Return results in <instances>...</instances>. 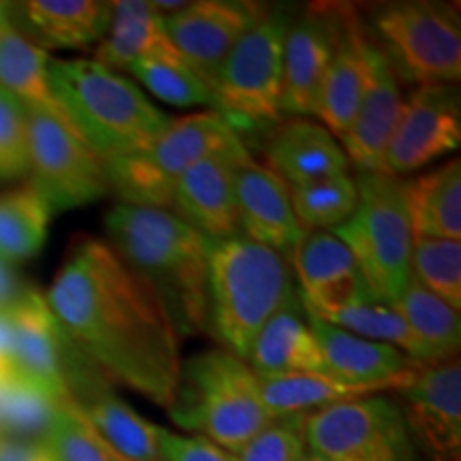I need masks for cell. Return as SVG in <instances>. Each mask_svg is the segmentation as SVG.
I'll list each match as a JSON object with an SVG mask.
<instances>
[{
	"label": "cell",
	"mask_w": 461,
	"mask_h": 461,
	"mask_svg": "<svg viewBox=\"0 0 461 461\" xmlns=\"http://www.w3.org/2000/svg\"><path fill=\"white\" fill-rule=\"evenodd\" d=\"M45 302L62 338L103 376L171 406L182 372L180 330L107 241L75 240Z\"/></svg>",
	"instance_id": "cell-1"
},
{
	"label": "cell",
	"mask_w": 461,
	"mask_h": 461,
	"mask_svg": "<svg viewBox=\"0 0 461 461\" xmlns=\"http://www.w3.org/2000/svg\"><path fill=\"white\" fill-rule=\"evenodd\" d=\"M107 244L157 291L177 330H207L212 240L169 210L118 203L105 218Z\"/></svg>",
	"instance_id": "cell-2"
},
{
	"label": "cell",
	"mask_w": 461,
	"mask_h": 461,
	"mask_svg": "<svg viewBox=\"0 0 461 461\" xmlns=\"http://www.w3.org/2000/svg\"><path fill=\"white\" fill-rule=\"evenodd\" d=\"M48 75L75 131L103 160L140 152L173 122L132 79L95 58H50Z\"/></svg>",
	"instance_id": "cell-3"
},
{
	"label": "cell",
	"mask_w": 461,
	"mask_h": 461,
	"mask_svg": "<svg viewBox=\"0 0 461 461\" xmlns=\"http://www.w3.org/2000/svg\"><path fill=\"white\" fill-rule=\"evenodd\" d=\"M297 297L286 257L246 238L212 241L207 258V327L224 350L248 363L252 342Z\"/></svg>",
	"instance_id": "cell-4"
},
{
	"label": "cell",
	"mask_w": 461,
	"mask_h": 461,
	"mask_svg": "<svg viewBox=\"0 0 461 461\" xmlns=\"http://www.w3.org/2000/svg\"><path fill=\"white\" fill-rule=\"evenodd\" d=\"M171 419L235 455L276 417L263 403L255 370L229 350H205L182 363Z\"/></svg>",
	"instance_id": "cell-5"
},
{
	"label": "cell",
	"mask_w": 461,
	"mask_h": 461,
	"mask_svg": "<svg viewBox=\"0 0 461 461\" xmlns=\"http://www.w3.org/2000/svg\"><path fill=\"white\" fill-rule=\"evenodd\" d=\"M246 149L218 112L173 118L163 135L140 152L105 160L109 190L120 203L169 210L173 188L190 167L212 154Z\"/></svg>",
	"instance_id": "cell-6"
},
{
	"label": "cell",
	"mask_w": 461,
	"mask_h": 461,
	"mask_svg": "<svg viewBox=\"0 0 461 461\" xmlns=\"http://www.w3.org/2000/svg\"><path fill=\"white\" fill-rule=\"evenodd\" d=\"M355 184L353 216L331 233L350 250L372 295L391 305L411 280L412 233L402 180L387 173L359 171Z\"/></svg>",
	"instance_id": "cell-7"
},
{
	"label": "cell",
	"mask_w": 461,
	"mask_h": 461,
	"mask_svg": "<svg viewBox=\"0 0 461 461\" xmlns=\"http://www.w3.org/2000/svg\"><path fill=\"white\" fill-rule=\"evenodd\" d=\"M380 51L397 77L419 86H451L461 77L457 11L438 3H393L374 15Z\"/></svg>",
	"instance_id": "cell-8"
},
{
	"label": "cell",
	"mask_w": 461,
	"mask_h": 461,
	"mask_svg": "<svg viewBox=\"0 0 461 461\" xmlns=\"http://www.w3.org/2000/svg\"><path fill=\"white\" fill-rule=\"evenodd\" d=\"M310 453L325 461H417L400 403L384 393L333 403L305 420Z\"/></svg>",
	"instance_id": "cell-9"
},
{
	"label": "cell",
	"mask_w": 461,
	"mask_h": 461,
	"mask_svg": "<svg viewBox=\"0 0 461 461\" xmlns=\"http://www.w3.org/2000/svg\"><path fill=\"white\" fill-rule=\"evenodd\" d=\"M286 20L267 14L240 39L214 86V107L230 129L280 120Z\"/></svg>",
	"instance_id": "cell-10"
},
{
	"label": "cell",
	"mask_w": 461,
	"mask_h": 461,
	"mask_svg": "<svg viewBox=\"0 0 461 461\" xmlns=\"http://www.w3.org/2000/svg\"><path fill=\"white\" fill-rule=\"evenodd\" d=\"M28 173L51 212L95 203L109 193L105 160L48 113L26 112Z\"/></svg>",
	"instance_id": "cell-11"
},
{
	"label": "cell",
	"mask_w": 461,
	"mask_h": 461,
	"mask_svg": "<svg viewBox=\"0 0 461 461\" xmlns=\"http://www.w3.org/2000/svg\"><path fill=\"white\" fill-rule=\"evenodd\" d=\"M459 143L457 90L453 86H419L402 105L384 154V173L400 180L453 154Z\"/></svg>",
	"instance_id": "cell-12"
},
{
	"label": "cell",
	"mask_w": 461,
	"mask_h": 461,
	"mask_svg": "<svg viewBox=\"0 0 461 461\" xmlns=\"http://www.w3.org/2000/svg\"><path fill=\"white\" fill-rule=\"evenodd\" d=\"M267 15L257 3L199 0L163 17L171 43L193 73L214 92L221 68L244 34Z\"/></svg>",
	"instance_id": "cell-13"
},
{
	"label": "cell",
	"mask_w": 461,
	"mask_h": 461,
	"mask_svg": "<svg viewBox=\"0 0 461 461\" xmlns=\"http://www.w3.org/2000/svg\"><path fill=\"white\" fill-rule=\"evenodd\" d=\"M397 393L417 453L429 461H461L459 361L419 367Z\"/></svg>",
	"instance_id": "cell-14"
},
{
	"label": "cell",
	"mask_w": 461,
	"mask_h": 461,
	"mask_svg": "<svg viewBox=\"0 0 461 461\" xmlns=\"http://www.w3.org/2000/svg\"><path fill=\"white\" fill-rule=\"evenodd\" d=\"M11 325V370L54 406L73 403L65 376L67 339L58 330L41 293L28 288L7 314Z\"/></svg>",
	"instance_id": "cell-15"
},
{
	"label": "cell",
	"mask_w": 461,
	"mask_h": 461,
	"mask_svg": "<svg viewBox=\"0 0 461 461\" xmlns=\"http://www.w3.org/2000/svg\"><path fill=\"white\" fill-rule=\"evenodd\" d=\"M248 158V149H240L194 163L173 188L169 212L212 241L240 238L235 176Z\"/></svg>",
	"instance_id": "cell-16"
},
{
	"label": "cell",
	"mask_w": 461,
	"mask_h": 461,
	"mask_svg": "<svg viewBox=\"0 0 461 461\" xmlns=\"http://www.w3.org/2000/svg\"><path fill=\"white\" fill-rule=\"evenodd\" d=\"M288 263L295 269L297 297L305 312H330L366 299H376L348 248L330 230H305Z\"/></svg>",
	"instance_id": "cell-17"
},
{
	"label": "cell",
	"mask_w": 461,
	"mask_h": 461,
	"mask_svg": "<svg viewBox=\"0 0 461 461\" xmlns=\"http://www.w3.org/2000/svg\"><path fill=\"white\" fill-rule=\"evenodd\" d=\"M339 7L314 9L286 26L280 113L314 115L327 67L336 50Z\"/></svg>",
	"instance_id": "cell-18"
},
{
	"label": "cell",
	"mask_w": 461,
	"mask_h": 461,
	"mask_svg": "<svg viewBox=\"0 0 461 461\" xmlns=\"http://www.w3.org/2000/svg\"><path fill=\"white\" fill-rule=\"evenodd\" d=\"M403 99L397 75L376 43L367 45V77L357 115L339 140L346 158L363 173H384V154Z\"/></svg>",
	"instance_id": "cell-19"
},
{
	"label": "cell",
	"mask_w": 461,
	"mask_h": 461,
	"mask_svg": "<svg viewBox=\"0 0 461 461\" xmlns=\"http://www.w3.org/2000/svg\"><path fill=\"white\" fill-rule=\"evenodd\" d=\"M240 235L291 258L305 230L293 212L286 184L267 167L248 158L235 176Z\"/></svg>",
	"instance_id": "cell-20"
},
{
	"label": "cell",
	"mask_w": 461,
	"mask_h": 461,
	"mask_svg": "<svg viewBox=\"0 0 461 461\" xmlns=\"http://www.w3.org/2000/svg\"><path fill=\"white\" fill-rule=\"evenodd\" d=\"M367 45L370 37L363 31L353 7H339L336 50L322 82L316 118L339 141L353 124L367 77Z\"/></svg>",
	"instance_id": "cell-21"
},
{
	"label": "cell",
	"mask_w": 461,
	"mask_h": 461,
	"mask_svg": "<svg viewBox=\"0 0 461 461\" xmlns=\"http://www.w3.org/2000/svg\"><path fill=\"white\" fill-rule=\"evenodd\" d=\"M305 316L319 339L330 376L357 384H406L423 367L393 346L359 338L314 314L305 312Z\"/></svg>",
	"instance_id": "cell-22"
},
{
	"label": "cell",
	"mask_w": 461,
	"mask_h": 461,
	"mask_svg": "<svg viewBox=\"0 0 461 461\" xmlns=\"http://www.w3.org/2000/svg\"><path fill=\"white\" fill-rule=\"evenodd\" d=\"M95 60L115 73L126 71L135 60L186 65L167 34L165 20L143 0L112 3V24L95 51Z\"/></svg>",
	"instance_id": "cell-23"
},
{
	"label": "cell",
	"mask_w": 461,
	"mask_h": 461,
	"mask_svg": "<svg viewBox=\"0 0 461 461\" xmlns=\"http://www.w3.org/2000/svg\"><path fill=\"white\" fill-rule=\"evenodd\" d=\"M269 167L286 188L350 171L342 146L325 126L297 118L276 132L267 148Z\"/></svg>",
	"instance_id": "cell-24"
},
{
	"label": "cell",
	"mask_w": 461,
	"mask_h": 461,
	"mask_svg": "<svg viewBox=\"0 0 461 461\" xmlns=\"http://www.w3.org/2000/svg\"><path fill=\"white\" fill-rule=\"evenodd\" d=\"M248 361L255 374H330L299 297L265 322Z\"/></svg>",
	"instance_id": "cell-25"
},
{
	"label": "cell",
	"mask_w": 461,
	"mask_h": 461,
	"mask_svg": "<svg viewBox=\"0 0 461 461\" xmlns=\"http://www.w3.org/2000/svg\"><path fill=\"white\" fill-rule=\"evenodd\" d=\"M402 197L412 240L461 238V163L453 158L438 169L402 182Z\"/></svg>",
	"instance_id": "cell-26"
},
{
	"label": "cell",
	"mask_w": 461,
	"mask_h": 461,
	"mask_svg": "<svg viewBox=\"0 0 461 461\" xmlns=\"http://www.w3.org/2000/svg\"><path fill=\"white\" fill-rule=\"evenodd\" d=\"M263 403L272 417L310 414L333 403L400 391L403 384H357L330 374H257ZM411 380V378H408Z\"/></svg>",
	"instance_id": "cell-27"
},
{
	"label": "cell",
	"mask_w": 461,
	"mask_h": 461,
	"mask_svg": "<svg viewBox=\"0 0 461 461\" xmlns=\"http://www.w3.org/2000/svg\"><path fill=\"white\" fill-rule=\"evenodd\" d=\"M48 65L45 50L22 37L15 26L0 32V88L7 90L26 112L48 113L79 135L51 90Z\"/></svg>",
	"instance_id": "cell-28"
},
{
	"label": "cell",
	"mask_w": 461,
	"mask_h": 461,
	"mask_svg": "<svg viewBox=\"0 0 461 461\" xmlns=\"http://www.w3.org/2000/svg\"><path fill=\"white\" fill-rule=\"evenodd\" d=\"M22 14L43 41L67 50L101 43L112 24V3L101 0H31Z\"/></svg>",
	"instance_id": "cell-29"
},
{
	"label": "cell",
	"mask_w": 461,
	"mask_h": 461,
	"mask_svg": "<svg viewBox=\"0 0 461 461\" xmlns=\"http://www.w3.org/2000/svg\"><path fill=\"white\" fill-rule=\"evenodd\" d=\"M92 428L129 461H158L160 425L141 417L131 403L105 387H99L75 402Z\"/></svg>",
	"instance_id": "cell-30"
},
{
	"label": "cell",
	"mask_w": 461,
	"mask_h": 461,
	"mask_svg": "<svg viewBox=\"0 0 461 461\" xmlns=\"http://www.w3.org/2000/svg\"><path fill=\"white\" fill-rule=\"evenodd\" d=\"M391 308L402 316L412 336L423 346L431 366L451 361L457 355L461 346L459 312L420 286L412 276Z\"/></svg>",
	"instance_id": "cell-31"
},
{
	"label": "cell",
	"mask_w": 461,
	"mask_h": 461,
	"mask_svg": "<svg viewBox=\"0 0 461 461\" xmlns=\"http://www.w3.org/2000/svg\"><path fill=\"white\" fill-rule=\"evenodd\" d=\"M51 207L32 184L0 197V261L14 265L41 252L50 233Z\"/></svg>",
	"instance_id": "cell-32"
},
{
	"label": "cell",
	"mask_w": 461,
	"mask_h": 461,
	"mask_svg": "<svg viewBox=\"0 0 461 461\" xmlns=\"http://www.w3.org/2000/svg\"><path fill=\"white\" fill-rule=\"evenodd\" d=\"M314 314V312H308ZM321 321L331 322V325L346 330L355 336L372 339V342H383L393 346L412 359L419 366H431L429 357L425 353L419 339L412 336L402 316L387 303H380L378 299H366V302L344 305V308L330 310V312H319Z\"/></svg>",
	"instance_id": "cell-33"
},
{
	"label": "cell",
	"mask_w": 461,
	"mask_h": 461,
	"mask_svg": "<svg viewBox=\"0 0 461 461\" xmlns=\"http://www.w3.org/2000/svg\"><path fill=\"white\" fill-rule=\"evenodd\" d=\"M293 212L303 230L338 229L353 216L357 207V184L350 173L288 188Z\"/></svg>",
	"instance_id": "cell-34"
},
{
	"label": "cell",
	"mask_w": 461,
	"mask_h": 461,
	"mask_svg": "<svg viewBox=\"0 0 461 461\" xmlns=\"http://www.w3.org/2000/svg\"><path fill=\"white\" fill-rule=\"evenodd\" d=\"M41 440L54 461H129L92 428L75 403L54 408Z\"/></svg>",
	"instance_id": "cell-35"
},
{
	"label": "cell",
	"mask_w": 461,
	"mask_h": 461,
	"mask_svg": "<svg viewBox=\"0 0 461 461\" xmlns=\"http://www.w3.org/2000/svg\"><path fill=\"white\" fill-rule=\"evenodd\" d=\"M411 276L436 297L461 310V241L412 240Z\"/></svg>",
	"instance_id": "cell-36"
},
{
	"label": "cell",
	"mask_w": 461,
	"mask_h": 461,
	"mask_svg": "<svg viewBox=\"0 0 461 461\" xmlns=\"http://www.w3.org/2000/svg\"><path fill=\"white\" fill-rule=\"evenodd\" d=\"M148 92L173 107L214 105V95L188 65L135 60L126 68Z\"/></svg>",
	"instance_id": "cell-37"
},
{
	"label": "cell",
	"mask_w": 461,
	"mask_h": 461,
	"mask_svg": "<svg viewBox=\"0 0 461 461\" xmlns=\"http://www.w3.org/2000/svg\"><path fill=\"white\" fill-rule=\"evenodd\" d=\"M54 403L15 376L0 378V434L41 440Z\"/></svg>",
	"instance_id": "cell-38"
},
{
	"label": "cell",
	"mask_w": 461,
	"mask_h": 461,
	"mask_svg": "<svg viewBox=\"0 0 461 461\" xmlns=\"http://www.w3.org/2000/svg\"><path fill=\"white\" fill-rule=\"evenodd\" d=\"M305 420L308 414L276 417L233 455L235 461H305L310 455Z\"/></svg>",
	"instance_id": "cell-39"
},
{
	"label": "cell",
	"mask_w": 461,
	"mask_h": 461,
	"mask_svg": "<svg viewBox=\"0 0 461 461\" xmlns=\"http://www.w3.org/2000/svg\"><path fill=\"white\" fill-rule=\"evenodd\" d=\"M28 173L26 109L0 88V180Z\"/></svg>",
	"instance_id": "cell-40"
},
{
	"label": "cell",
	"mask_w": 461,
	"mask_h": 461,
	"mask_svg": "<svg viewBox=\"0 0 461 461\" xmlns=\"http://www.w3.org/2000/svg\"><path fill=\"white\" fill-rule=\"evenodd\" d=\"M158 455L163 461H235L233 455L203 436H182L160 428Z\"/></svg>",
	"instance_id": "cell-41"
},
{
	"label": "cell",
	"mask_w": 461,
	"mask_h": 461,
	"mask_svg": "<svg viewBox=\"0 0 461 461\" xmlns=\"http://www.w3.org/2000/svg\"><path fill=\"white\" fill-rule=\"evenodd\" d=\"M0 461H54L43 440L0 434Z\"/></svg>",
	"instance_id": "cell-42"
},
{
	"label": "cell",
	"mask_w": 461,
	"mask_h": 461,
	"mask_svg": "<svg viewBox=\"0 0 461 461\" xmlns=\"http://www.w3.org/2000/svg\"><path fill=\"white\" fill-rule=\"evenodd\" d=\"M28 288L31 286H26L24 282L20 280L14 265L0 261V314L7 316L11 310L24 299Z\"/></svg>",
	"instance_id": "cell-43"
},
{
	"label": "cell",
	"mask_w": 461,
	"mask_h": 461,
	"mask_svg": "<svg viewBox=\"0 0 461 461\" xmlns=\"http://www.w3.org/2000/svg\"><path fill=\"white\" fill-rule=\"evenodd\" d=\"M14 376L11 370V325L7 316L0 314V378Z\"/></svg>",
	"instance_id": "cell-44"
},
{
	"label": "cell",
	"mask_w": 461,
	"mask_h": 461,
	"mask_svg": "<svg viewBox=\"0 0 461 461\" xmlns=\"http://www.w3.org/2000/svg\"><path fill=\"white\" fill-rule=\"evenodd\" d=\"M14 24H11L9 20V5L7 3H0V32L7 31V28H11Z\"/></svg>",
	"instance_id": "cell-45"
},
{
	"label": "cell",
	"mask_w": 461,
	"mask_h": 461,
	"mask_svg": "<svg viewBox=\"0 0 461 461\" xmlns=\"http://www.w3.org/2000/svg\"><path fill=\"white\" fill-rule=\"evenodd\" d=\"M305 461H325V459H322V457H319V455L310 453V455H308V459H305Z\"/></svg>",
	"instance_id": "cell-46"
},
{
	"label": "cell",
	"mask_w": 461,
	"mask_h": 461,
	"mask_svg": "<svg viewBox=\"0 0 461 461\" xmlns=\"http://www.w3.org/2000/svg\"><path fill=\"white\" fill-rule=\"evenodd\" d=\"M158 461H163V459H158Z\"/></svg>",
	"instance_id": "cell-47"
}]
</instances>
